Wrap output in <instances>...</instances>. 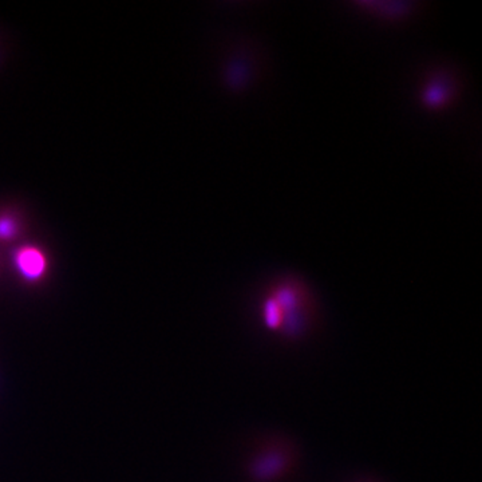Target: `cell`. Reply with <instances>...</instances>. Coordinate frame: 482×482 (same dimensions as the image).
Segmentation results:
<instances>
[{"instance_id":"cell-1","label":"cell","mask_w":482,"mask_h":482,"mask_svg":"<svg viewBox=\"0 0 482 482\" xmlns=\"http://www.w3.org/2000/svg\"><path fill=\"white\" fill-rule=\"evenodd\" d=\"M260 316L269 331L288 339L299 338L311 328L316 302L303 279L284 275L272 280L260 299Z\"/></svg>"},{"instance_id":"cell-2","label":"cell","mask_w":482,"mask_h":482,"mask_svg":"<svg viewBox=\"0 0 482 482\" xmlns=\"http://www.w3.org/2000/svg\"><path fill=\"white\" fill-rule=\"evenodd\" d=\"M460 78L447 69L428 72L418 90L421 106L441 111L451 106L460 95Z\"/></svg>"},{"instance_id":"cell-3","label":"cell","mask_w":482,"mask_h":482,"mask_svg":"<svg viewBox=\"0 0 482 482\" xmlns=\"http://www.w3.org/2000/svg\"><path fill=\"white\" fill-rule=\"evenodd\" d=\"M291 463L292 457L287 447H267L252 461L250 476L257 482L275 481L286 474L291 467Z\"/></svg>"},{"instance_id":"cell-4","label":"cell","mask_w":482,"mask_h":482,"mask_svg":"<svg viewBox=\"0 0 482 482\" xmlns=\"http://www.w3.org/2000/svg\"><path fill=\"white\" fill-rule=\"evenodd\" d=\"M358 6L376 19L394 23L410 19L418 7L411 1H360Z\"/></svg>"},{"instance_id":"cell-5","label":"cell","mask_w":482,"mask_h":482,"mask_svg":"<svg viewBox=\"0 0 482 482\" xmlns=\"http://www.w3.org/2000/svg\"><path fill=\"white\" fill-rule=\"evenodd\" d=\"M15 266L24 280L36 282L45 276L47 262L42 250L35 247H23L15 253Z\"/></svg>"},{"instance_id":"cell-6","label":"cell","mask_w":482,"mask_h":482,"mask_svg":"<svg viewBox=\"0 0 482 482\" xmlns=\"http://www.w3.org/2000/svg\"><path fill=\"white\" fill-rule=\"evenodd\" d=\"M17 232V225L11 218H0V239H11Z\"/></svg>"}]
</instances>
